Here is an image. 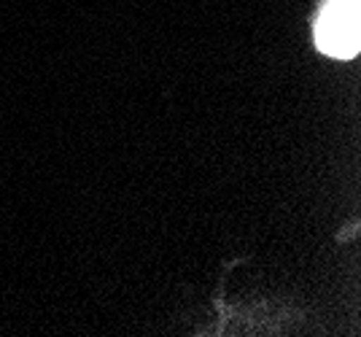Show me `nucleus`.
I'll list each match as a JSON object with an SVG mask.
<instances>
[{
  "instance_id": "nucleus-1",
  "label": "nucleus",
  "mask_w": 361,
  "mask_h": 337,
  "mask_svg": "<svg viewBox=\"0 0 361 337\" xmlns=\"http://www.w3.org/2000/svg\"><path fill=\"white\" fill-rule=\"evenodd\" d=\"M361 0H329L318 16L316 44L334 60H350L361 47Z\"/></svg>"
}]
</instances>
